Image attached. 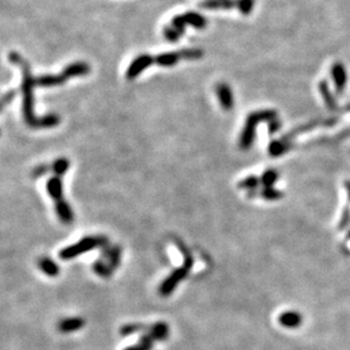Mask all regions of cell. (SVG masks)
Listing matches in <instances>:
<instances>
[{
	"label": "cell",
	"instance_id": "cell-1",
	"mask_svg": "<svg viewBox=\"0 0 350 350\" xmlns=\"http://www.w3.org/2000/svg\"><path fill=\"white\" fill-rule=\"evenodd\" d=\"M8 59L14 65L21 68L22 71V95H23V117L25 123L31 128H52L61 124V117L58 114L50 113L47 116L38 117L34 113V94L35 77L32 75L30 64L23 58L20 53L12 51L8 54Z\"/></svg>",
	"mask_w": 350,
	"mask_h": 350
},
{
	"label": "cell",
	"instance_id": "cell-2",
	"mask_svg": "<svg viewBox=\"0 0 350 350\" xmlns=\"http://www.w3.org/2000/svg\"><path fill=\"white\" fill-rule=\"evenodd\" d=\"M203 50L199 48H186L172 52H164L151 56L147 53H142L133 59L126 71L127 80H134L152 65H158L162 67H172L181 61H196L203 57Z\"/></svg>",
	"mask_w": 350,
	"mask_h": 350
},
{
	"label": "cell",
	"instance_id": "cell-3",
	"mask_svg": "<svg viewBox=\"0 0 350 350\" xmlns=\"http://www.w3.org/2000/svg\"><path fill=\"white\" fill-rule=\"evenodd\" d=\"M208 21L206 18L195 12H187L174 16L170 24L165 25L163 29V35L170 42H176L185 33L186 25H191L197 30L205 29Z\"/></svg>",
	"mask_w": 350,
	"mask_h": 350
},
{
	"label": "cell",
	"instance_id": "cell-4",
	"mask_svg": "<svg viewBox=\"0 0 350 350\" xmlns=\"http://www.w3.org/2000/svg\"><path fill=\"white\" fill-rule=\"evenodd\" d=\"M278 118V112L273 109L257 110L248 114L244 125L243 131L239 136V147L242 150H250L255 140V133L259 123H269Z\"/></svg>",
	"mask_w": 350,
	"mask_h": 350
},
{
	"label": "cell",
	"instance_id": "cell-5",
	"mask_svg": "<svg viewBox=\"0 0 350 350\" xmlns=\"http://www.w3.org/2000/svg\"><path fill=\"white\" fill-rule=\"evenodd\" d=\"M90 71L91 68L89 64H86L85 62L72 63L62 73L56 74V75L47 74V75H40L35 77V86L52 87L63 85L65 84L70 78L85 76L87 74H90Z\"/></svg>",
	"mask_w": 350,
	"mask_h": 350
},
{
	"label": "cell",
	"instance_id": "cell-6",
	"mask_svg": "<svg viewBox=\"0 0 350 350\" xmlns=\"http://www.w3.org/2000/svg\"><path fill=\"white\" fill-rule=\"evenodd\" d=\"M102 241L103 239L100 237H86L75 244V245L68 246L65 250H63L61 252V257L64 260H70L73 259V257L84 254L85 252L93 250L96 246L101 245Z\"/></svg>",
	"mask_w": 350,
	"mask_h": 350
},
{
	"label": "cell",
	"instance_id": "cell-7",
	"mask_svg": "<svg viewBox=\"0 0 350 350\" xmlns=\"http://www.w3.org/2000/svg\"><path fill=\"white\" fill-rule=\"evenodd\" d=\"M337 123V119L335 118H326V119H316V121H312L310 123H306V124H304V125L302 126H298L295 128V130H293L291 132H289L287 133L283 136V139L284 140H288V141H293L295 137L298 136V135H301L303 134V133H306L308 131H312V130H314V128L316 127H319V126H333L334 124Z\"/></svg>",
	"mask_w": 350,
	"mask_h": 350
},
{
	"label": "cell",
	"instance_id": "cell-8",
	"mask_svg": "<svg viewBox=\"0 0 350 350\" xmlns=\"http://www.w3.org/2000/svg\"><path fill=\"white\" fill-rule=\"evenodd\" d=\"M215 93L216 96H218L221 107H222L224 111L232 110L235 105V100L231 87L229 86V84H227V83H219V84L215 86Z\"/></svg>",
	"mask_w": 350,
	"mask_h": 350
},
{
	"label": "cell",
	"instance_id": "cell-9",
	"mask_svg": "<svg viewBox=\"0 0 350 350\" xmlns=\"http://www.w3.org/2000/svg\"><path fill=\"white\" fill-rule=\"evenodd\" d=\"M331 77H332L337 92L342 93L343 90L346 89L347 86L348 75H347L346 67H344V65L341 62L334 63L332 67H331Z\"/></svg>",
	"mask_w": 350,
	"mask_h": 350
},
{
	"label": "cell",
	"instance_id": "cell-10",
	"mask_svg": "<svg viewBox=\"0 0 350 350\" xmlns=\"http://www.w3.org/2000/svg\"><path fill=\"white\" fill-rule=\"evenodd\" d=\"M186 274H187V268L178 269V270L174 271L173 273L170 274L169 277L165 279L164 282H162V284L160 285L161 295H164V296L169 295L170 293L172 291L173 288L178 284L179 281L186 277Z\"/></svg>",
	"mask_w": 350,
	"mask_h": 350
},
{
	"label": "cell",
	"instance_id": "cell-11",
	"mask_svg": "<svg viewBox=\"0 0 350 350\" xmlns=\"http://www.w3.org/2000/svg\"><path fill=\"white\" fill-rule=\"evenodd\" d=\"M278 322L287 329H297L303 323V315L296 311H287L281 313Z\"/></svg>",
	"mask_w": 350,
	"mask_h": 350
},
{
	"label": "cell",
	"instance_id": "cell-12",
	"mask_svg": "<svg viewBox=\"0 0 350 350\" xmlns=\"http://www.w3.org/2000/svg\"><path fill=\"white\" fill-rule=\"evenodd\" d=\"M319 91H320L322 99H323L324 103L326 104V107H328L331 111H338V110H340L337 99L334 98L332 91L330 90L328 82H326L325 80H322L319 83Z\"/></svg>",
	"mask_w": 350,
	"mask_h": 350
},
{
	"label": "cell",
	"instance_id": "cell-13",
	"mask_svg": "<svg viewBox=\"0 0 350 350\" xmlns=\"http://www.w3.org/2000/svg\"><path fill=\"white\" fill-rule=\"evenodd\" d=\"M200 6L204 9H210V11H229V9L237 8L238 0H204L200 3Z\"/></svg>",
	"mask_w": 350,
	"mask_h": 350
},
{
	"label": "cell",
	"instance_id": "cell-14",
	"mask_svg": "<svg viewBox=\"0 0 350 350\" xmlns=\"http://www.w3.org/2000/svg\"><path fill=\"white\" fill-rule=\"evenodd\" d=\"M247 196L250 199L261 196L262 199L266 201H279L283 197V193L279 190H275L274 187H264L263 190H254L247 192Z\"/></svg>",
	"mask_w": 350,
	"mask_h": 350
},
{
	"label": "cell",
	"instance_id": "cell-15",
	"mask_svg": "<svg viewBox=\"0 0 350 350\" xmlns=\"http://www.w3.org/2000/svg\"><path fill=\"white\" fill-rule=\"evenodd\" d=\"M291 147H293V142L284 140L282 137V139L280 140H274L271 142L268 147V152L271 156H273V158H278V156H281L284 153H287Z\"/></svg>",
	"mask_w": 350,
	"mask_h": 350
},
{
	"label": "cell",
	"instance_id": "cell-16",
	"mask_svg": "<svg viewBox=\"0 0 350 350\" xmlns=\"http://www.w3.org/2000/svg\"><path fill=\"white\" fill-rule=\"evenodd\" d=\"M45 187H47L48 194L51 196V199L56 202H59L64 200L63 199V182L59 176H53L50 177L48 179L47 184H45Z\"/></svg>",
	"mask_w": 350,
	"mask_h": 350
},
{
	"label": "cell",
	"instance_id": "cell-17",
	"mask_svg": "<svg viewBox=\"0 0 350 350\" xmlns=\"http://www.w3.org/2000/svg\"><path fill=\"white\" fill-rule=\"evenodd\" d=\"M56 211L59 215V218H61L64 222H71V221L73 220L72 209L65 200L56 202Z\"/></svg>",
	"mask_w": 350,
	"mask_h": 350
},
{
	"label": "cell",
	"instance_id": "cell-18",
	"mask_svg": "<svg viewBox=\"0 0 350 350\" xmlns=\"http://www.w3.org/2000/svg\"><path fill=\"white\" fill-rule=\"evenodd\" d=\"M70 165H71V162L68 159L58 158L57 160H54L53 163L51 164L52 172L56 174V176L62 177L68 171V169H70Z\"/></svg>",
	"mask_w": 350,
	"mask_h": 350
},
{
	"label": "cell",
	"instance_id": "cell-19",
	"mask_svg": "<svg viewBox=\"0 0 350 350\" xmlns=\"http://www.w3.org/2000/svg\"><path fill=\"white\" fill-rule=\"evenodd\" d=\"M260 179L263 187H273L279 179V172L275 169H268L262 173Z\"/></svg>",
	"mask_w": 350,
	"mask_h": 350
},
{
	"label": "cell",
	"instance_id": "cell-20",
	"mask_svg": "<svg viewBox=\"0 0 350 350\" xmlns=\"http://www.w3.org/2000/svg\"><path fill=\"white\" fill-rule=\"evenodd\" d=\"M84 322L81 319H67L65 321H62L61 324H59V329H61L63 332H72V331H76L78 329H81Z\"/></svg>",
	"mask_w": 350,
	"mask_h": 350
},
{
	"label": "cell",
	"instance_id": "cell-21",
	"mask_svg": "<svg viewBox=\"0 0 350 350\" xmlns=\"http://www.w3.org/2000/svg\"><path fill=\"white\" fill-rule=\"evenodd\" d=\"M261 184V179L256 176H248L246 178L242 179L241 182L238 183V188L241 190H246L247 192L257 190V187Z\"/></svg>",
	"mask_w": 350,
	"mask_h": 350
},
{
	"label": "cell",
	"instance_id": "cell-22",
	"mask_svg": "<svg viewBox=\"0 0 350 350\" xmlns=\"http://www.w3.org/2000/svg\"><path fill=\"white\" fill-rule=\"evenodd\" d=\"M40 268L42 269L43 272L48 275H57L59 273V268L57 264H54L51 260L49 259H42L40 261Z\"/></svg>",
	"mask_w": 350,
	"mask_h": 350
},
{
	"label": "cell",
	"instance_id": "cell-23",
	"mask_svg": "<svg viewBox=\"0 0 350 350\" xmlns=\"http://www.w3.org/2000/svg\"><path fill=\"white\" fill-rule=\"evenodd\" d=\"M255 6V0H238L237 9L243 15H250Z\"/></svg>",
	"mask_w": 350,
	"mask_h": 350
},
{
	"label": "cell",
	"instance_id": "cell-24",
	"mask_svg": "<svg viewBox=\"0 0 350 350\" xmlns=\"http://www.w3.org/2000/svg\"><path fill=\"white\" fill-rule=\"evenodd\" d=\"M50 171H52L51 164L42 163V164L38 165V167H35L33 170H32L31 174H32V177H33V178H39V177L44 176V174H47Z\"/></svg>",
	"mask_w": 350,
	"mask_h": 350
},
{
	"label": "cell",
	"instance_id": "cell-25",
	"mask_svg": "<svg viewBox=\"0 0 350 350\" xmlns=\"http://www.w3.org/2000/svg\"><path fill=\"white\" fill-rule=\"evenodd\" d=\"M350 223V206L349 205H346L343 208V211H342V214H341V218H340V221H339V225H338V229L339 230H343V229H346L348 225Z\"/></svg>",
	"mask_w": 350,
	"mask_h": 350
},
{
	"label": "cell",
	"instance_id": "cell-26",
	"mask_svg": "<svg viewBox=\"0 0 350 350\" xmlns=\"http://www.w3.org/2000/svg\"><path fill=\"white\" fill-rule=\"evenodd\" d=\"M16 93H17L16 90H9L3 95V99H2V108L3 109L6 107L7 104L11 103L14 99H15Z\"/></svg>",
	"mask_w": 350,
	"mask_h": 350
},
{
	"label": "cell",
	"instance_id": "cell-27",
	"mask_svg": "<svg viewBox=\"0 0 350 350\" xmlns=\"http://www.w3.org/2000/svg\"><path fill=\"white\" fill-rule=\"evenodd\" d=\"M268 124H269L268 128H269V134L270 135H273L274 133L279 132L281 126H282V123L279 121V118H275V119H273V121L269 122Z\"/></svg>",
	"mask_w": 350,
	"mask_h": 350
},
{
	"label": "cell",
	"instance_id": "cell-28",
	"mask_svg": "<svg viewBox=\"0 0 350 350\" xmlns=\"http://www.w3.org/2000/svg\"><path fill=\"white\" fill-rule=\"evenodd\" d=\"M344 188H346L347 195H348V197H349V200H350V181H347V182H344Z\"/></svg>",
	"mask_w": 350,
	"mask_h": 350
},
{
	"label": "cell",
	"instance_id": "cell-29",
	"mask_svg": "<svg viewBox=\"0 0 350 350\" xmlns=\"http://www.w3.org/2000/svg\"><path fill=\"white\" fill-rule=\"evenodd\" d=\"M346 241H350V229H349V231L347 234V237H346Z\"/></svg>",
	"mask_w": 350,
	"mask_h": 350
}]
</instances>
